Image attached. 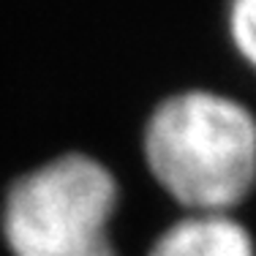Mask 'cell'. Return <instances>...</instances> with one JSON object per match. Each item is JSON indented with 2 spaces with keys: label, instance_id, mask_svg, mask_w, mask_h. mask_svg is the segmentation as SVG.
I'll list each match as a JSON object with an SVG mask.
<instances>
[{
  "label": "cell",
  "instance_id": "6da1fadb",
  "mask_svg": "<svg viewBox=\"0 0 256 256\" xmlns=\"http://www.w3.org/2000/svg\"><path fill=\"white\" fill-rule=\"evenodd\" d=\"M142 161L182 212H234L256 191V114L218 90H178L144 120Z\"/></svg>",
  "mask_w": 256,
  "mask_h": 256
},
{
  "label": "cell",
  "instance_id": "7a4b0ae2",
  "mask_svg": "<svg viewBox=\"0 0 256 256\" xmlns=\"http://www.w3.org/2000/svg\"><path fill=\"white\" fill-rule=\"evenodd\" d=\"M120 180L101 158L68 150L11 180L0 240L11 256H120Z\"/></svg>",
  "mask_w": 256,
  "mask_h": 256
},
{
  "label": "cell",
  "instance_id": "3957f363",
  "mask_svg": "<svg viewBox=\"0 0 256 256\" xmlns=\"http://www.w3.org/2000/svg\"><path fill=\"white\" fill-rule=\"evenodd\" d=\"M148 256H256V237L234 212H182Z\"/></svg>",
  "mask_w": 256,
  "mask_h": 256
},
{
  "label": "cell",
  "instance_id": "277c9868",
  "mask_svg": "<svg viewBox=\"0 0 256 256\" xmlns=\"http://www.w3.org/2000/svg\"><path fill=\"white\" fill-rule=\"evenodd\" d=\"M226 36L237 58L256 74V0L226 3Z\"/></svg>",
  "mask_w": 256,
  "mask_h": 256
}]
</instances>
